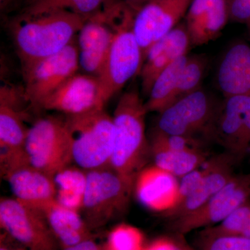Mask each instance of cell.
I'll list each match as a JSON object with an SVG mask.
<instances>
[{
	"mask_svg": "<svg viewBox=\"0 0 250 250\" xmlns=\"http://www.w3.org/2000/svg\"><path fill=\"white\" fill-rule=\"evenodd\" d=\"M237 163L226 152L209 157L208 171L197 188L182 203L163 213L164 216L172 221L198 209L232 178L235 174L233 167Z\"/></svg>",
	"mask_w": 250,
	"mask_h": 250,
	"instance_id": "obj_16",
	"label": "cell"
},
{
	"mask_svg": "<svg viewBox=\"0 0 250 250\" xmlns=\"http://www.w3.org/2000/svg\"><path fill=\"white\" fill-rule=\"evenodd\" d=\"M104 106L98 77L76 73L47 97L39 108L77 116Z\"/></svg>",
	"mask_w": 250,
	"mask_h": 250,
	"instance_id": "obj_14",
	"label": "cell"
},
{
	"mask_svg": "<svg viewBox=\"0 0 250 250\" xmlns=\"http://www.w3.org/2000/svg\"><path fill=\"white\" fill-rule=\"evenodd\" d=\"M143 236L137 229L121 225L112 230L103 250H143Z\"/></svg>",
	"mask_w": 250,
	"mask_h": 250,
	"instance_id": "obj_31",
	"label": "cell"
},
{
	"mask_svg": "<svg viewBox=\"0 0 250 250\" xmlns=\"http://www.w3.org/2000/svg\"><path fill=\"white\" fill-rule=\"evenodd\" d=\"M188 54L172 62L156 79L151 90L147 103H145L147 111L161 113L170 104L171 100L188 59Z\"/></svg>",
	"mask_w": 250,
	"mask_h": 250,
	"instance_id": "obj_25",
	"label": "cell"
},
{
	"mask_svg": "<svg viewBox=\"0 0 250 250\" xmlns=\"http://www.w3.org/2000/svg\"><path fill=\"white\" fill-rule=\"evenodd\" d=\"M62 250H103V248L99 246L93 238H91L81 242L78 244L62 248Z\"/></svg>",
	"mask_w": 250,
	"mask_h": 250,
	"instance_id": "obj_35",
	"label": "cell"
},
{
	"mask_svg": "<svg viewBox=\"0 0 250 250\" xmlns=\"http://www.w3.org/2000/svg\"><path fill=\"white\" fill-rule=\"evenodd\" d=\"M220 104L200 88L159 113L155 128L166 134L208 141Z\"/></svg>",
	"mask_w": 250,
	"mask_h": 250,
	"instance_id": "obj_7",
	"label": "cell"
},
{
	"mask_svg": "<svg viewBox=\"0 0 250 250\" xmlns=\"http://www.w3.org/2000/svg\"><path fill=\"white\" fill-rule=\"evenodd\" d=\"M167 250H195L188 244L182 235L174 233V236L167 237Z\"/></svg>",
	"mask_w": 250,
	"mask_h": 250,
	"instance_id": "obj_34",
	"label": "cell"
},
{
	"mask_svg": "<svg viewBox=\"0 0 250 250\" xmlns=\"http://www.w3.org/2000/svg\"><path fill=\"white\" fill-rule=\"evenodd\" d=\"M14 198L42 211L56 200L54 178L31 165L13 171L5 178Z\"/></svg>",
	"mask_w": 250,
	"mask_h": 250,
	"instance_id": "obj_19",
	"label": "cell"
},
{
	"mask_svg": "<svg viewBox=\"0 0 250 250\" xmlns=\"http://www.w3.org/2000/svg\"><path fill=\"white\" fill-rule=\"evenodd\" d=\"M190 45L185 23H182L147 49L139 72L145 95H149L161 72L176 60L187 54Z\"/></svg>",
	"mask_w": 250,
	"mask_h": 250,
	"instance_id": "obj_15",
	"label": "cell"
},
{
	"mask_svg": "<svg viewBox=\"0 0 250 250\" xmlns=\"http://www.w3.org/2000/svg\"><path fill=\"white\" fill-rule=\"evenodd\" d=\"M208 60L204 55L188 57L187 64L179 77L170 104L200 89L202 80L207 70Z\"/></svg>",
	"mask_w": 250,
	"mask_h": 250,
	"instance_id": "obj_27",
	"label": "cell"
},
{
	"mask_svg": "<svg viewBox=\"0 0 250 250\" xmlns=\"http://www.w3.org/2000/svg\"><path fill=\"white\" fill-rule=\"evenodd\" d=\"M123 9L122 1H113L109 10L90 16L79 31V64L88 75L98 77L101 71L116 34L117 19Z\"/></svg>",
	"mask_w": 250,
	"mask_h": 250,
	"instance_id": "obj_12",
	"label": "cell"
},
{
	"mask_svg": "<svg viewBox=\"0 0 250 250\" xmlns=\"http://www.w3.org/2000/svg\"><path fill=\"white\" fill-rule=\"evenodd\" d=\"M134 189L111 167L86 171L82 210L90 229L102 228L124 213Z\"/></svg>",
	"mask_w": 250,
	"mask_h": 250,
	"instance_id": "obj_5",
	"label": "cell"
},
{
	"mask_svg": "<svg viewBox=\"0 0 250 250\" xmlns=\"http://www.w3.org/2000/svg\"><path fill=\"white\" fill-rule=\"evenodd\" d=\"M250 199V173L235 174L223 188L198 209L170 221L171 230L184 236L195 230L215 226Z\"/></svg>",
	"mask_w": 250,
	"mask_h": 250,
	"instance_id": "obj_10",
	"label": "cell"
},
{
	"mask_svg": "<svg viewBox=\"0 0 250 250\" xmlns=\"http://www.w3.org/2000/svg\"><path fill=\"white\" fill-rule=\"evenodd\" d=\"M56 200L60 205L77 211L82 210L86 186V171L69 166L54 177Z\"/></svg>",
	"mask_w": 250,
	"mask_h": 250,
	"instance_id": "obj_24",
	"label": "cell"
},
{
	"mask_svg": "<svg viewBox=\"0 0 250 250\" xmlns=\"http://www.w3.org/2000/svg\"><path fill=\"white\" fill-rule=\"evenodd\" d=\"M229 21V0H192L185 23L190 43L200 46L214 40Z\"/></svg>",
	"mask_w": 250,
	"mask_h": 250,
	"instance_id": "obj_17",
	"label": "cell"
},
{
	"mask_svg": "<svg viewBox=\"0 0 250 250\" xmlns=\"http://www.w3.org/2000/svg\"><path fill=\"white\" fill-rule=\"evenodd\" d=\"M134 18V11L127 7L117 19L114 39L97 77L104 104L141 71L143 55L133 29Z\"/></svg>",
	"mask_w": 250,
	"mask_h": 250,
	"instance_id": "obj_4",
	"label": "cell"
},
{
	"mask_svg": "<svg viewBox=\"0 0 250 250\" xmlns=\"http://www.w3.org/2000/svg\"><path fill=\"white\" fill-rule=\"evenodd\" d=\"M25 150L30 165L53 178L71 166L72 136L65 119L46 117L37 120L29 128Z\"/></svg>",
	"mask_w": 250,
	"mask_h": 250,
	"instance_id": "obj_6",
	"label": "cell"
},
{
	"mask_svg": "<svg viewBox=\"0 0 250 250\" xmlns=\"http://www.w3.org/2000/svg\"><path fill=\"white\" fill-rule=\"evenodd\" d=\"M208 141L218 143L237 162L250 154V142L246 127L231 98H225L220 103Z\"/></svg>",
	"mask_w": 250,
	"mask_h": 250,
	"instance_id": "obj_18",
	"label": "cell"
},
{
	"mask_svg": "<svg viewBox=\"0 0 250 250\" xmlns=\"http://www.w3.org/2000/svg\"><path fill=\"white\" fill-rule=\"evenodd\" d=\"M151 156L154 166L179 179L203 165L210 157L205 150L167 149H151Z\"/></svg>",
	"mask_w": 250,
	"mask_h": 250,
	"instance_id": "obj_23",
	"label": "cell"
},
{
	"mask_svg": "<svg viewBox=\"0 0 250 250\" xmlns=\"http://www.w3.org/2000/svg\"><path fill=\"white\" fill-rule=\"evenodd\" d=\"M205 140L200 138L189 137L166 134L154 129L151 139V149H167L172 151L205 150Z\"/></svg>",
	"mask_w": 250,
	"mask_h": 250,
	"instance_id": "obj_29",
	"label": "cell"
},
{
	"mask_svg": "<svg viewBox=\"0 0 250 250\" xmlns=\"http://www.w3.org/2000/svg\"><path fill=\"white\" fill-rule=\"evenodd\" d=\"M79 67L78 46L74 39L59 53L24 67L26 101L39 108L47 97L77 73Z\"/></svg>",
	"mask_w": 250,
	"mask_h": 250,
	"instance_id": "obj_9",
	"label": "cell"
},
{
	"mask_svg": "<svg viewBox=\"0 0 250 250\" xmlns=\"http://www.w3.org/2000/svg\"><path fill=\"white\" fill-rule=\"evenodd\" d=\"M175 177L154 166L145 167L138 176L134 184L135 191L140 202L154 210L166 211L175 203L178 183L174 184Z\"/></svg>",
	"mask_w": 250,
	"mask_h": 250,
	"instance_id": "obj_21",
	"label": "cell"
},
{
	"mask_svg": "<svg viewBox=\"0 0 250 250\" xmlns=\"http://www.w3.org/2000/svg\"><path fill=\"white\" fill-rule=\"evenodd\" d=\"M192 0H147L135 12L133 29L143 59L156 41L177 27Z\"/></svg>",
	"mask_w": 250,
	"mask_h": 250,
	"instance_id": "obj_13",
	"label": "cell"
},
{
	"mask_svg": "<svg viewBox=\"0 0 250 250\" xmlns=\"http://www.w3.org/2000/svg\"><path fill=\"white\" fill-rule=\"evenodd\" d=\"M0 224L26 249L59 250L60 248L45 214L17 199H1Z\"/></svg>",
	"mask_w": 250,
	"mask_h": 250,
	"instance_id": "obj_8",
	"label": "cell"
},
{
	"mask_svg": "<svg viewBox=\"0 0 250 250\" xmlns=\"http://www.w3.org/2000/svg\"><path fill=\"white\" fill-rule=\"evenodd\" d=\"M88 17L67 11L22 16L13 29V39L22 68L66 47Z\"/></svg>",
	"mask_w": 250,
	"mask_h": 250,
	"instance_id": "obj_2",
	"label": "cell"
},
{
	"mask_svg": "<svg viewBox=\"0 0 250 250\" xmlns=\"http://www.w3.org/2000/svg\"><path fill=\"white\" fill-rule=\"evenodd\" d=\"M65 119L77 166L85 171L111 167L116 136L113 117L104 108H98Z\"/></svg>",
	"mask_w": 250,
	"mask_h": 250,
	"instance_id": "obj_3",
	"label": "cell"
},
{
	"mask_svg": "<svg viewBox=\"0 0 250 250\" xmlns=\"http://www.w3.org/2000/svg\"><path fill=\"white\" fill-rule=\"evenodd\" d=\"M147 112L139 91L134 89L122 95L113 116L116 136L111 167L134 188L151 156L146 132Z\"/></svg>",
	"mask_w": 250,
	"mask_h": 250,
	"instance_id": "obj_1",
	"label": "cell"
},
{
	"mask_svg": "<svg viewBox=\"0 0 250 250\" xmlns=\"http://www.w3.org/2000/svg\"><path fill=\"white\" fill-rule=\"evenodd\" d=\"M123 1L134 11L135 14V12H136L147 0H123Z\"/></svg>",
	"mask_w": 250,
	"mask_h": 250,
	"instance_id": "obj_36",
	"label": "cell"
},
{
	"mask_svg": "<svg viewBox=\"0 0 250 250\" xmlns=\"http://www.w3.org/2000/svg\"><path fill=\"white\" fill-rule=\"evenodd\" d=\"M217 81L225 98H250V45L238 41L230 46L219 65Z\"/></svg>",
	"mask_w": 250,
	"mask_h": 250,
	"instance_id": "obj_20",
	"label": "cell"
},
{
	"mask_svg": "<svg viewBox=\"0 0 250 250\" xmlns=\"http://www.w3.org/2000/svg\"><path fill=\"white\" fill-rule=\"evenodd\" d=\"M247 26H248V33H249V35L250 36V21L248 23V24H247Z\"/></svg>",
	"mask_w": 250,
	"mask_h": 250,
	"instance_id": "obj_38",
	"label": "cell"
},
{
	"mask_svg": "<svg viewBox=\"0 0 250 250\" xmlns=\"http://www.w3.org/2000/svg\"><path fill=\"white\" fill-rule=\"evenodd\" d=\"M207 161L200 167H197L195 170L191 171L179 179L177 198L173 207L182 203L188 197L190 196L198 187L208 171Z\"/></svg>",
	"mask_w": 250,
	"mask_h": 250,
	"instance_id": "obj_32",
	"label": "cell"
},
{
	"mask_svg": "<svg viewBox=\"0 0 250 250\" xmlns=\"http://www.w3.org/2000/svg\"><path fill=\"white\" fill-rule=\"evenodd\" d=\"M0 250H29L26 249V248H18V249H11V248H6V247L1 246V248H0Z\"/></svg>",
	"mask_w": 250,
	"mask_h": 250,
	"instance_id": "obj_37",
	"label": "cell"
},
{
	"mask_svg": "<svg viewBox=\"0 0 250 250\" xmlns=\"http://www.w3.org/2000/svg\"><path fill=\"white\" fill-rule=\"evenodd\" d=\"M18 95L14 88L0 89V164L1 177L30 165L25 150L29 128L24 124L25 114L18 106Z\"/></svg>",
	"mask_w": 250,
	"mask_h": 250,
	"instance_id": "obj_11",
	"label": "cell"
},
{
	"mask_svg": "<svg viewBox=\"0 0 250 250\" xmlns=\"http://www.w3.org/2000/svg\"><path fill=\"white\" fill-rule=\"evenodd\" d=\"M195 250H250V239L242 237L210 235L200 231Z\"/></svg>",
	"mask_w": 250,
	"mask_h": 250,
	"instance_id": "obj_30",
	"label": "cell"
},
{
	"mask_svg": "<svg viewBox=\"0 0 250 250\" xmlns=\"http://www.w3.org/2000/svg\"><path fill=\"white\" fill-rule=\"evenodd\" d=\"M201 231L210 235L238 236L250 239V199L221 223Z\"/></svg>",
	"mask_w": 250,
	"mask_h": 250,
	"instance_id": "obj_28",
	"label": "cell"
},
{
	"mask_svg": "<svg viewBox=\"0 0 250 250\" xmlns=\"http://www.w3.org/2000/svg\"><path fill=\"white\" fill-rule=\"evenodd\" d=\"M41 212L45 214L62 249L93 238L91 230L79 211L60 205L57 200Z\"/></svg>",
	"mask_w": 250,
	"mask_h": 250,
	"instance_id": "obj_22",
	"label": "cell"
},
{
	"mask_svg": "<svg viewBox=\"0 0 250 250\" xmlns=\"http://www.w3.org/2000/svg\"><path fill=\"white\" fill-rule=\"evenodd\" d=\"M230 21L248 24L250 21V0H229Z\"/></svg>",
	"mask_w": 250,
	"mask_h": 250,
	"instance_id": "obj_33",
	"label": "cell"
},
{
	"mask_svg": "<svg viewBox=\"0 0 250 250\" xmlns=\"http://www.w3.org/2000/svg\"><path fill=\"white\" fill-rule=\"evenodd\" d=\"M105 0H35L28 6L22 17H32L54 11H67L81 16L98 12Z\"/></svg>",
	"mask_w": 250,
	"mask_h": 250,
	"instance_id": "obj_26",
	"label": "cell"
}]
</instances>
